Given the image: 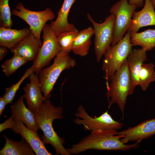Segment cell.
<instances>
[{
	"instance_id": "6da1fadb",
	"label": "cell",
	"mask_w": 155,
	"mask_h": 155,
	"mask_svg": "<svg viewBox=\"0 0 155 155\" xmlns=\"http://www.w3.org/2000/svg\"><path fill=\"white\" fill-rule=\"evenodd\" d=\"M117 130L111 129L91 131L89 135L67 150L71 155L78 154L90 149L126 151L138 147L139 144L136 142L129 145L123 143L121 139L124 136L119 134Z\"/></svg>"
},
{
	"instance_id": "7a4b0ae2",
	"label": "cell",
	"mask_w": 155,
	"mask_h": 155,
	"mask_svg": "<svg viewBox=\"0 0 155 155\" xmlns=\"http://www.w3.org/2000/svg\"><path fill=\"white\" fill-rule=\"evenodd\" d=\"M63 112L62 107L55 106L49 99H45L39 108L32 113L44 133L42 140L44 144L51 145L55 149L56 155H70L63 146L64 138L57 135L52 125L55 119H63Z\"/></svg>"
},
{
	"instance_id": "3957f363",
	"label": "cell",
	"mask_w": 155,
	"mask_h": 155,
	"mask_svg": "<svg viewBox=\"0 0 155 155\" xmlns=\"http://www.w3.org/2000/svg\"><path fill=\"white\" fill-rule=\"evenodd\" d=\"M76 64L75 60L70 57L69 53L61 51L55 57L51 65L40 70L38 74L39 82L45 99L51 97V92L62 72Z\"/></svg>"
},
{
	"instance_id": "277c9868",
	"label": "cell",
	"mask_w": 155,
	"mask_h": 155,
	"mask_svg": "<svg viewBox=\"0 0 155 155\" xmlns=\"http://www.w3.org/2000/svg\"><path fill=\"white\" fill-rule=\"evenodd\" d=\"M110 85L106 83V96L109 100L108 108L114 104L118 105L123 117L127 97L131 95V80L126 60L114 74Z\"/></svg>"
},
{
	"instance_id": "5b68a950",
	"label": "cell",
	"mask_w": 155,
	"mask_h": 155,
	"mask_svg": "<svg viewBox=\"0 0 155 155\" xmlns=\"http://www.w3.org/2000/svg\"><path fill=\"white\" fill-rule=\"evenodd\" d=\"M130 41V31L129 29L120 40L111 45L104 54L102 69L106 82L110 81L116 72L120 68L132 50Z\"/></svg>"
},
{
	"instance_id": "8992f818",
	"label": "cell",
	"mask_w": 155,
	"mask_h": 155,
	"mask_svg": "<svg viewBox=\"0 0 155 155\" xmlns=\"http://www.w3.org/2000/svg\"><path fill=\"white\" fill-rule=\"evenodd\" d=\"M87 17L93 26L95 53L96 60L99 63L111 45L114 36L115 16L111 14L102 23L95 22L89 13L87 14Z\"/></svg>"
},
{
	"instance_id": "52a82bcc",
	"label": "cell",
	"mask_w": 155,
	"mask_h": 155,
	"mask_svg": "<svg viewBox=\"0 0 155 155\" xmlns=\"http://www.w3.org/2000/svg\"><path fill=\"white\" fill-rule=\"evenodd\" d=\"M75 115L77 118L73 119V122L78 125H82L85 131L117 130L121 129L124 125L123 123L114 120L108 110L98 117H92L87 113L82 105L77 108Z\"/></svg>"
},
{
	"instance_id": "ba28073f",
	"label": "cell",
	"mask_w": 155,
	"mask_h": 155,
	"mask_svg": "<svg viewBox=\"0 0 155 155\" xmlns=\"http://www.w3.org/2000/svg\"><path fill=\"white\" fill-rule=\"evenodd\" d=\"M42 31L43 43L32 65L34 72L38 74L44 67L48 65L51 59L61 51L57 40V36L49 24H46Z\"/></svg>"
},
{
	"instance_id": "9c48e42d",
	"label": "cell",
	"mask_w": 155,
	"mask_h": 155,
	"mask_svg": "<svg viewBox=\"0 0 155 155\" xmlns=\"http://www.w3.org/2000/svg\"><path fill=\"white\" fill-rule=\"evenodd\" d=\"M129 0H120L110 10L115 16L113 38L111 45L115 44L123 37L129 29L133 14L137 7L130 4Z\"/></svg>"
},
{
	"instance_id": "30bf717a",
	"label": "cell",
	"mask_w": 155,
	"mask_h": 155,
	"mask_svg": "<svg viewBox=\"0 0 155 155\" xmlns=\"http://www.w3.org/2000/svg\"><path fill=\"white\" fill-rule=\"evenodd\" d=\"M16 9L11 13L21 18L29 26L31 33L40 39L42 29L46 22L55 18V15L52 9L47 7L43 11H34L26 9L22 3H18Z\"/></svg>"
},
{
	"instance_id": "8fae6325",
	"label": "cell",
	"mask_w": 155,
	"mask_h": 155,
	"mask_svg": "<svg viewBox=\"0 0 155 155\" xmlns=\"http://www.w3.org/2000/svg\"><path fill=\"white\" fill-rule=\"evenodd\" d=\"M118 134L124 136L121 140L125 144L129 142L139 144L144 140L155 135V118L146 120Z\"/></svg>"
},
{
	"instance_id": "7c38bea8",
	"label": "cell",
	"mask_w": 155,
	"mask_h": 155,
	"mask_svg": "<svg viewBox=\"0 0 155 155\" xmlns=\"http://www.w3.org/2000/svg\"><path fill=\"white\" fill-rule=\"evenodd\" d=\"M30 82L23 88L27 108L32 112L37 111L46 99L41 93L38 74L32 72L29 77Z\"/></svg>"
},
{
	"instance_id": "4fadbf2b",
	"label": "cell",
	"mask_w": 155,
	"mask_h": 155,
	"mask_svg": "<svg viewBox=\"0 0 155 155\" xmlns=\"http://www.w3.org/2000/svg\"><path fill=\"white\" fill-rule=\"evenodd\" d=\"M42 44L40 39L31 33L10 49L28 61H33L36 58Z\"/></svg>"
},
{
	"instance_id": "5bb4252c",
	"label": "cell",
	"mask_w": 155,
	"mask_h": 155,
	"mask_svg": "<svg viewBox=\"0 0 155 155\" xmlns=\"http://www.w3.org/2000/svg\"><path fill=\"white\" fill-rule=\"evenodd\" d=\"M148 59L146 51L142 48L132 49L127 58L131 94L135 87L139 85V74L142 65Z\"/></svg>"
},
{
	"instance_id": "9a60e30c",
	"label": "cell",
	"mask_w": 155,
	"mask_h": 155,
	"mask_svg": "<svg viewBox=\"0 0 155 155\" xmlns=\"http://www.w3.org/2000/svg\"><path fill=\"white\" fill-rule=\"evenodd\" d=\"M151 25L155 26V9L150 0H144L143 8L134 12L129 29L130 33H136L141 28Z\"/></svg>"
},
{
	"instance_id": "2e32d148",
	"label": "cell",
	"mask_w": 155,
	"mask_h": 155,
	"mask_svg": "<svg viewBox=\"0 0 155 155\" xmlns=\"http://www.w3.org/2000/svg\"><path fill=\"white\" fill-rule=\"evenodd\" d=\"M23 95L11 107V115L10 117L16 121L21 120L29 129L38 132L40 129L32 112L27 108L24 102Z\"/></svg>"
},
{
	"instance_id": "e0dca14e",
	"label": "cell",
	"mask_w": 155,
	"mask_h": 155,
	"mask_svg": "<svg viewBox=\"0 0 155 155\" xmlns=\"http://www.w3.org/2000/svg\"><path fill=\"white\" fill-rule=\"evenodd\" d=\"M76 0H64L62 5L57 12L56 19L49 24L53 32L57 36L60 33L77 29L75 26L69 22V11Z\"/></svg>"
},
{
	"instance_id": "ac0fdd59",
	"label": "cell",
	"mask_w": 155,
	"mask_h": 155,
	"mask_svg": "<svg viewBox=\"0 0 155 155\" xmlns=\"http://www.w3.org/2000/svg\"><path fill=\"white\" fill-rule=\"evenodd\" d=\"M31 33L29 28L21 30L0 27V45L10 49Z\"/></svg>"
},
{
	"instance_id": "d6986e66",
	"label": "cell",
	"mask_w": 155,
	"mask_h": 155,
	"mask_svg": "<svg viewBox=\"0 0 155 155\" xmlns=\"http://www.w3.org/2000/svg\"><path fill=\"white\" fill-rule=\"evenodd\" d=\"M5 140L4 146L0 151L1 155H35L32 148L23 138L15 141L3 135Z\"/></svg>"
},
{
	"instance_id": "ffe728a7",
	"label": "cell",
	"mask_w": 155,
	"mask_h": 155,
	"mask_svg": "<svg viewBox=\"0 0 155 155\" xmlns=\"http://www.w3.org/2000/svg\"><path fill=\"white\" fill-rule=\"evenodd\" d=\"M94 34L93 27L91 26L79 31L74 40L72 51L75 55L81 57L86 56L89 53L92 38Z\"/></svg>"
},
{
	"instance_id": "44dd1931",
	"label": "cell",
	"mask_w": 155,
	"mask_h": 155,
	"mask_svg": "<svg viewBox=\"0 0 155 155\" xmlns=\"http://www.w3.org/2000/svg\"><path fill=\"white\" fill-rule=\"evenodd\" d=\"M12 129L16 133L21 135L30 146L34 153L41 146L44 144L37 132L28 128L21 120L16 121Z\"/></svg>"
},
{
	"instance_id": "7402d4cb",
	"label": "cell",
	"mask_w": 155,
	"mask_h": 155,
	"mask_svg": "<svg viewBox=\"0 0 155 155\" xmlns=\"http://www.w3.org/2000/svg\"><path fill=\"white\" fill-rule=\"evenodd\" d=\"M130 41L133 46H140L146 51H150L155 47V29L130 33Z\"/></svg>"
},
{
	"instance_id": "603a6c76",
	"label": "cell",
	"mask_w": 155,
	"mask_h": 155,
	"mask_svg": "<svg viewBox=\"0 0 155 155\" xmlns=\"http://www.w3.org/2000/svg\"><path fill=\"white\" fill-rule=\"evenodd\" d=\"M155 65L152 63H144L139 74V85L145 91L150 84L155 81Z\"/></svg>"
},
{
	"instance_id": "cb8c5ba5",
	"label": "cell",
	"mask_w": 155,
	"mask_h": 155,
	"mask_svg": "<svg viewBox=\"0 0 155 155\" xmlns=\"http://www.w3.org/2000/svg\"><path fill=\"white\" fill-rule=\"evenodd\" d=\"M28 61L20 56L14 54L13 57L5 61L1 67L5 75L9 77Z\"/></svg>"
},
{
	"instance_id": "d4e9b609",
	"label": "cell",
	"mask_w": 155,
	"mask_h": 155,
	"mask_svg": "<svg viewBox=\"0 0 155 155\" xmlns=\"http://www.w3.org/2000/svg\"><path fill=\"white\" fill-rule=\"evenodd\" d=\"M78 32L76 29L61 32L57 36V40L62 51L69 53L72 51L74 40Z\"/></svg>"
},
{
	"instance_id": "484cf974",
	"label": "cell",
	"mask_w": 155,
	"mask_h": 155,
	"mask_svg": "<svg viewBox=\"0 0 155 155\" xmlns=\"http://www.w3.org/2000/svg\"><path fill=\"white\" fill-rule=\"evenodd\" d=\"M34 72L32 66L28 68L19 81L15 84L5 88V93L3 96L7 104L11 103L13 101L16 94L21 84L25 79L29 77L30 75Z\"/></svg>"
},
{
	"instance_id": "4316f807",
	"label": "cell",
	"mask_w": 155,
	"mask_h": 155,
	"mask_svg": "<svg viewBox=\"0 0 155 155\" xmlns=\"http://www.w3.org/2000/svg\"><path fill=\"white\" fill-rule=\"evenodd\" d=\"M9 0H0L1 27L10 28L13 25L9 2Z\"/></svg>"
},
{
	"instance_id": "83f0119b",
	"label": "cell",
	"mask_w": 155,
	"mask_h": 155,
	"mask_svg": "<svg viewBox=\"0 0 155 155\" xmlns=\"http://www.w3.org/2000/svg\"><path fill=\"white\" fill-rule=\"evenodd\" d=\"M16 122V121H14L10 117L4 122L0 124V132L7 129H12L14 127Z\"/></svg>"
},
{
	"instance_id": "f1b7e54d",
	"label": "cell",
	"mask_w": 155,
	"mask_h": 155,
	"mask_svg": "<svg viewBox=\"0 0 155 155\" xmlns=\"http://www.w3.org/2000/svg\"><path fill=\"white\" fill-rule=\"evenodd\" d=\"M36 155H52V154L49 152L46 148L44 144L41 146L35 152Z\"/></svg>"
},
{
	"instance_id": "f546056e",
	"label": "cell",
	"mask_w": 155,
	"mask_h": 155,
	"mask_svg": "<svg viewBox=\"0 0 155 155\" xmlns=\"http://www.w3.org/2000/svg\"><path fill=\"white\" fill-rule=\"evenodd\" d=\"M144 0H129V3L134 5L137 7H141L144 5Z\"/></svg>"
},
{
	"instance_id": "4dcf8cb0",
	"label": "cell",
	"mask_w": 155,
	"mask_h": 155,
	"mask_svg": "<svg viewBox=\"0 0 155 155\" xmlns=\"http://www.w3.org/2000/svg\"><path fill=\"white\" fill-rule=\"evenodd\" d=\"M7 48L5 47L1 46L0 47V61H2L7 53Z\"/></svg>"
},
{
	"instance_id": "1f68e13d",
	"label": "cell",
	"mask_w": 155,
	"mask_h": 155,
	"mask_svg": "<svg viewBox=\"0 0 155 155\" xmlns=\"http://www.w3.org/2000/svg\"><path fill=\"white\" fill-rule=\"evenodd\" d=\"M7 104L6 101L3 96L0 98V116H1Z\"/></svg>"
},
{
	"instance_id": "d6a6232c",
	"label": "cell",
	"mask_w": 155,
	"mask_h": 155,
	"mask_svg": "<svg viewBox=\"0 0 155 155\" xmlns=\"http://www.w3.org/2000/svg\"><path fill=\"white\" fill-rule=\"evenodd\" d=\"M155 10V0H150Z\"/></svg>"
}]
</instances>
